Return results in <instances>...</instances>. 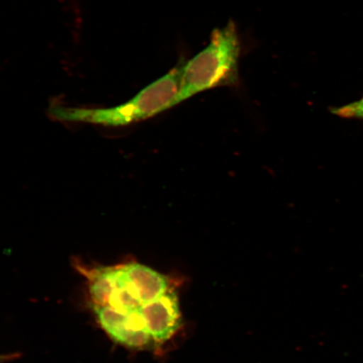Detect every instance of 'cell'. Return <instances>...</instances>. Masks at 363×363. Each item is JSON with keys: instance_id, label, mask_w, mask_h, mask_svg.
Returning a JSON list of instances; mask_svg holds the SVG:
<instances>
[{"instance_id": "7a4b0ae2", "label": "cell", "mask_w": 363, "mask_h": 363, "mask_svg": "<svg viewBox=\"0 0 363 363\" xmlns=\"http://www.w3.org/2000/svg\"><path fill=\"white\" fill-rule=\"evenodd\" d=\"M240 53V39L233 21L213 31L210 44L182 68L176 106L204 91L234 84L238 79Z\"/></svg>"}, {"instance_id": "8992f818", "label": "cell", "mask_w": 363, "mask_h": 363, "mask_svg": "<svg viewBox=\"0 0 363 363\" xmlns=\"http://www.w3.org/2000/svg\"><path fill=\"white\" fill-rule=\"evenodd\" d=\"M88 279L91 298L94 306H108L111 295L116 287L115 269L113 266L98 267L88 269L77 267Z\"/></svg>"}, {"instance_id": "3957f363", "label": "cell", "mask_w": 363, "mask_h": 363, "mask_svg": "<svg viewBox=\"0 0 363 363\" xmlns=\"http://www.w3.org/2000/svg\"><path fill=\"white\" fill-rule=\"evenodd\" d=\"M101 328L116 342L129 347H142L149 342L150 335L138 310L121 312L110 306L94 308Z\"/></svg>"}, {"instance_id": "277c9868", "label": "cell", "mask_w": 363, "mask_h": 363, "mask_svg": "<svg viewBox=\"0 0 363 363\" xmlns=\"http://www.w3.org/2000/svg\"><path fill=\"white\" fill-rule=\"evenodd\" d=\"M150 337L157 342H164L176 333L181 325V313L178 298L167 292L156 301L139 308Z\"/></svg>"}, {"instance_id": "5b68a950", "label": "cell", "mask_w": 363, "mask_h": 363, "mask_svg": "<svg viewBox=\"0 0 363 363\" xmlns=\"http://www.w3.org/2000/svg\"><path fill=\"white\" fill-rule=\"evenodd\" d=\"M122 265L130 288L142 306L156 301L169 292V279L151 267L138 262H128Z\"/></svg>"}, {"instance_id": "52a82bcc", "label": "cell", "mask_w": 363, "mask_h": 363, "mask_svg": "<svg viewBox=\"0 0 363 363\" xmlns=\"http://www.w3.org/2000/svg\"><path fill=\"white\" fill-rule=\"evenodd\" d=\"M333 115L344 119H356L363 121V98L342 107L331 108Z\"/></svg>"}, {"instance_id": "6da1fadb", "label": "cell", "mask_w": 363, "mask_h": 363, "mask_svg": "<svg viewBox=\"0 0 363 363\" xmlns=\"http://www.w3.org/2000/svg\"><path fill=\"white\" fill-rule=\"evenodd\" d=\"M183 66L172 68L153 82L133 99L119 106L91 108L52 104L48 110L52 120L69 123L103 126H125L143 121L176 106L180 90Z\"/></svg>"}]
</instances>
